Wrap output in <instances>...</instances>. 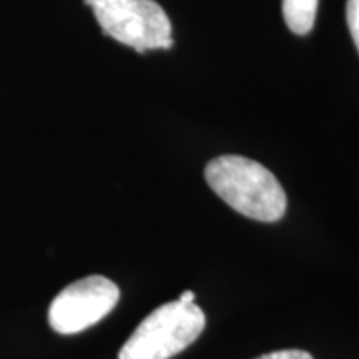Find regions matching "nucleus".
<instances>
[{
    "mask_svg": "<svg viewBox=\"0 0 359 359\" xmlns=\"http://www.w3.org/2000/svg\"><path fill=\"white\" fill-rule=\"evenodd\" d=\"M206 325L195 303L161 304L138 325L118 353V359H170L198 339Z\"/></svg>",
    "mask_w": 359,
    "mask_h": 359,
    "instance_id": "2",
    "label": "nucleus"
},
{
    "mask_svg": "<svg viewBox=\"0 0 359 359\" xmlns=\"http://www.w3.org/2000/svg\"><path fill=\"white\" fill-rule=\"evenodd\" d=\"M257 359H313V356L302 349H283V351L263 354Z\"/></svg>",
    "mask_w": 359,
    "mask_h": 359,
    "instance_id": "7",
    "label": "nucleus"
},
{
    "mask_svg": "<svg viewBox=\"0 0 359 359\" xmlns=\"http://www.w3.org/2000/svg\"><path fill=\"white\" fill-rule=\"evenodd\" d=\"M346 20H348L349 32H351V37L354 40V45H356L359 52V0H348Z\"/></svg>",
    "mask_w": 359,
    "mask_h": 359,
    "instance_id": "6",
    "label": "nucleus"
},
{
    "mask_svg": "<svg viewBox=\"0 0 359 359\" xmlns=\"http://www.w3.org/2000/svg\"><path fill=\"white\" fill-rule=\"evenodd\" d=\"M83 2H85V4H87V6H88V7H92V4H93V0H83Z\"/></svg>",
    "mask_w": 359,
    "mask_h": 359,
    "instance_id": "9",
    "label": "nucleus"
},
{
    "mask_svg": "<svg viewBox=\"0 0 359 359\" xmlns=\"http://www.w3.org/2000/svg\"><path fill=\"white\" fill-rule=\"evenodd\" d=\"M205 178L224 203L245 217L264 223L285 217L286 193L258 161L238 155L218 156L206 165Z\"/></svg>",
    "mask_w": 359,
    "mask_h": 359,
    "instance_id": "1",
    "label": "nucleus"
},
{
    "mask_svg": "<svg viewBox=\"0 0 359 359\" xmlns=\"http://www.w3.org/2000/svg\"><path fill=\"white\" fill-rule=\"evenodd\" d=\"M118 299V286L109 278H82L57 294L48 308V323L58 334L82 333L102 321Z\"/></svg>",
    "mask_w": 359,
    "mask_h": 359,
    "instance_id": "4",
    "label": "nucleus"
},
{
    "mask_svg": "<svg viewBox=\"0 0 359 359\" xmlns=\"http://www.w3.org/2000/svg\"><path fill=\"white\" fill-rule=\"evenodd\" d=\"M178 299L183 303H195V293L193 291H185Z\"/></svg>",
    "mask_w": 359,
    "mask_h": 359,
    "instance_id": "8",
    "label": "nucleus"
},
{
    "mask_svg": "<svg viewBox=\"0 0 359 359\" xmlns=\"http://www.w3.org/2000/svg\"><path fill=\"white\" fill-rule=\"evenodd\" d=\"M103 34L143 53L173 45L172 22L155 0H93Z\"/></svg>",
    "mask_w": 359,
    "mask_h": 359,
    "instance_id": "3",
    "label": "nucleus"
},
{
    "mask_svg": "<svg viewBox=\"0 0 359 359\" xmlns=\"http://www.w3.org/2000/svg\"><path fill=\"white\" fill-rule=\"evenodd\" d=\"M318 0H283V15L286 25L296 35H306L316 20Z\"/></svg>",
    "mask_w": 359,
    "mask_h": 359,
    "instance_id": "5",
    "label": "nucleus"
}]
</instances>
